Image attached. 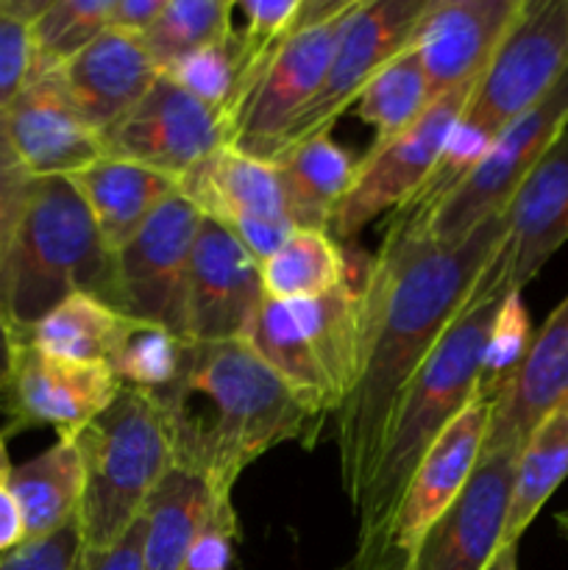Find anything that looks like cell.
I'll list each match as a JSON object with an SVG mask.
<instances>
[{"label": "cell", "instance_id": "cell-1", "mask_svg": "<svg viewBox=\"0 0 568 570\" xmlns=\"http://www.w3.org/2000/svg\"><path fill=\"white\" fill-rule=\"evenodd\" d=\"M505 212L460 243H429L388 226L360 287V367L340 406V479L360 507L390 421L427 356L471 301L505 243Z\"/></svg>", "mask_w": 568, "mask_h": 570}, {"label": "cell", "instance_id": "cell-2", "mask_svg": "<svg viewBox=\"0 0 568 570\" xmlns=\"http://www.w3.org/2000/svg\"><path fill=\"white\" fill-rule=\"evenodd\" d=\"M150 395L170 429L173 465L198 473L221 499H232L239 473L276 445L310 449L326 417L243 337L187 340L176 379Z\"/></svg>", "mask_w": 568, "mask_h": 570}, {"label": "cell", "instance_id": "cell-3", "mask_svg": "<svg viewBox=\"0 0 568 570\" xmlns=\"http://www.w3.org/2000/svg\"><path fill=\"white\" fill-rule=\"evenodd\" d=\"M505 295L479 278L468 306L445 328L440 343L407 387L384 434L365 495L354 510L356 543L345 570H365L376 560L412 473L438 443L440 434L477 399L484 343Z\"/></svg>", "mask_w": 568, "mask_h": 570}, {"label": "cell", "instance_id": "cell-4", "mask_svg": "<svg viewBox=\"0 0 568 570\" xmlns=\"http://www.w3.org/2000/svg\"><path fill=\"white\" fill-rule=\"evenodd\" d=\"M72 295L115 306V254L70 178H33L0 278V317L22 340Z\"/></svg>", "mask_w": 568, "mask_h": 570}, {"label": "cell", "instance_id": "cell-5", "mask_svg": "<svg viewBox=\"0 0 568 570\" xmlns=\"http://www.w3.org/2000/svg\"><path fill=\"white\" fill-rule=\"evenodd\" d=\"M566 67L568 0H527L516 26L479 78L438 167L395 217L412 220L451 193L482 161L496 137L555 87Z\"/></svg>", "mask_w": 568, "mask_h": 570}, {"label": "cell", "instance_id": "cell-6", "mask_svg": "<svg viewBox=\"0 0 568 570\" xmlns=\"http://www.w3.org/2000/svg\"><path fill=\"white\" fill-rule=\"evenodd\" d=\"M72 440L84 468L81 546L84 551H109L143 518L145 501L176 462L170 429L154 395L123 387Z\"/></svg>", "mask_w": 568, "mask_h": 570}, {"label": "cell", "instance_id": "cell-7", "mask_svg": "<svg viewBox=\"0 0 568 570\" xmlns=\"http://www.w3.org/2000/svg\"><path fill=\"white\" fill-rule=\"evenodd\" d=\"M568 128V67L555 87L523 111L518 120H512L505 131L496 137L488 154L482 156L477 167L457 184L451 193L434 206H429L423 215L412 220L393 217L390 226L412 234V237L429 239V243H460L462 237L473 232L479 223L488 217L501 215L523 178L532 173L540 156L557 142Z\"/></svg>", "mask_w": 568, "mask_h": 570}, {"label": "cell", "instance_id": "cell-8", "mask_svg": "<svg viewBox=\"0 0 568 570\" xmlns=\"http://www.w3.org/2000/svg\"><path fill=\"white\" fill-rule=\"evenodd\" d=\"M477 83L479 81L466 83V87H457L434 98L423 109V115L393 142L368 150L365 159L356 165L349 195L337 206L332 226H329V237L334 243L354 239L368 223L390 209L399 212L421 193L423 184L438 167L445 142L460 122Z\"/></svg>", "mask_w": 568, "mask_h": 570}, {"label": "cell", "instance_id": "cell-9", "mask_svg": "<svg viewBox=\"0 0 568 570\" xmlns=\"http://www.w3.org/2000/svg\"><path fill=\"white\" fill-rule=\"evenodd\" d=\"M427 6L429 0H356L321 89L276 139L267 161H276L278 156L317 134L332 131L337 117L356 104L371 78L410 45Z\"/></svg>", "mask_w": 568, "mask_h": 570}, {"label": "cell", "instance_id": "cell-10", "mask_svg": "<svg viewBox=\"0 0 568 570\" xmlns=\"http://www.w3.org/2000/svg\"><path fill=\"white\" fill-rule=\"evenodd\" d=\"M200 212L176 193L115 254V309L187 340V267Z\"/></svg>", "mask_w": 568, "mask_h": 570}, {"label": "cell", "instance_id": "cell-11", "mask_svg": "<svg viewBox=\"0 0 568 570\" xmlns=\"http://www.w3.org/2000/svg\"><path fill=\"white\" fill-rule=\"evenodd\" d=\"M232 139V126L221 111L161 72L150 92L106 134L104 150L182 181L193 167L228 148Z\"/></svg>", "mask_w": 568, "mask_h": 570}, {"label": "cell", "instance_id": "cell-12", "mask_svg": "<svg viewBox=\"0 0 568 570\" xmlns=\"http://www.w3.org/2000/svg\"><path fill=\"white\" fill-rule=\"evenodd\" d=\"M178 193L200 217L226 226L259 267L295 232L276 165L254 159L234 145L193 167L178 181Z\"/></svg>", "mask_w": 568, "mask_h": 570}, {"label": "cell", "instance_id": "cell-13", "mask_svg": "<svg viewBox=\"0 0 568 570\" xmlns=\"http://www.w3.org/2000/svg\"><path fill=\"white\" fill-rule=\"evenodd\" d=\"M354 6L321 26L301 28L273 53L254 92L248 95L234 120V148L267 161L276 139L287 131L290 122L310 106V100L321 89L337 39Z\"/></svg>", "mask_w": 568, "mask_h": 570}, {"label": "cell", "instance_id": "cell-14", "mask_svg": "<svg viewBox=\"0 0 568 570\" xmlns=\"http://www.w3.org/2000/svg\"><path fill=\"white\" fill-rule=\"evenodd\" d=\"M521 449L482 451L449 510L418 546L412 570H484L505 546Z\"/></svg>", "mask_w": 568, "mask_h": 570}, {"label": "cell", "instance_id": "cell-15", "mask_svg": "<svg viewBox=\"0 0 568 570\" xmlns=\"http://www.w3.org/2000/svg\"><path fill=\"white\" fill-rule=\"evenodd\" d=\"M505 226V243L482 282L499 293H521L568 243V128L512 195Z\"/></svg>", "mask_w": 568, "mask_h": 570}, {"label": "cell", "instance_id": "cell-16", "mask_svg": "<svg viewBox=\"0 0 568 570\" xmlns=\"http://www.w3.org/2000/svg\"><path fill=\"white\" fill-rule=\"evenodd\" d=\"M120 390L123 382L111 367L48 356L20 340L0 406L9 415L11 429L48 426L56 429L59 438H76Z\"/></svg>", "mask_w": 568, "mask_h": 570}, {"label": "cell", "instance_id": "cell-17", "mask_svg": "<svg viewBox=\"0 0 568 570\" xmlns=\"http://www.w3.org/2000/svg\"><path fill=\"white\" fill-rule=\"evenodd\" d=\"M265 301L259 262L221 223L204 217L187 267V340H237Z\"/></svg>", "mask_w": 568, "mask_h": 570}, {"label": "cell", "instance_id": "cell-18", "mask_svg": "<svg viewBox=\"0 0 568 570\" xmlns=\"http://www.w3.org/2000/svg\"><path fill=\"white\" fill-rule=\"evenodd\" d=\"M527 0H429L410 42L421 53L429 98L479 81Z\"/></svg>", "mask_w": 568, "mask_h": 570}, {"label": "cell", "instance_id": "cell-19", "mask_svg": "<svg viewBox=\"0 0 568 570\" xmlns=\"http://www.w3.org/2000/svg\"><path fill=\"white\" fill-rule=\"evenodd\" d=\"M3 117L31 178H72L106 156L104 139L76 109L61 70L28 78Z\"/></svg>", "mask_w": 568, "mask_h": 570}, {"label": "cell", "instance_id": "cell-20", "mask_svg": "<svg viewBox=\"0 0 568 570\" xmlns=\"http://www.w3.org/2000/svg\"><path fill=\"white\" fill-rule=\"evenodd\" d=\"M562 404H568V295L535 332L523 362L496 395L482 451L521 449Z\"/></svg>", "mask_w": 568, "mask_h": 570}, {"label": "cell", "instance_id": "cell-21", "mask_svg": "<svg viewBox=\"0 0 568 570\" xmlns=\"http://www.w3.org/2000/svg\"><path fill=\"white\" fill-rule=\"evenodd\" d=\"M159 76L139 37L111 28L61 67L72 104L100 139L150 92Z\"/></svg>", "mask_w": 568, "mask_h": 570}, {"label": "cell", "instance_id": "cell-22", "mask_svg": "<svg viewBox=\"0 0 568 570\" xmlns=\"http://www.w3.org/2000/svg\"><path fill=\"white\" fill-rule=\"evenodd\" d=\"M70 181L81 193L109 254L126 248L148 217L178 193L176 178L117 156H104Z\"/></svg>", "mask_w": 568, "mask_h": 570}, {"label": "cell", "instance_id": "cell-23", "mask_svg": "<svg viewBox=\"0 0 568 570\" xmlns=\"http://www.w3.org/2000/svg\"><path fill=\"white\" fill-rule=\"evenodd\" d=\"M271 165L278 170L293 228L329 232L334 212L354 184L360 161H354V156L340 148L329 134H317Z\"/></svg>", "mask_w": 568, "mask_h": 570}, {"label": "cell", "instance_id": "cell-24", "mask_svg": "<svg viewBox=\"0 0 568 570\" xmlns=\"http://www.w3.org/2000/svg\"><path fill=\"white\" fill-rule=\"evenodd\" d=\"M6 488L22 512L28 540H42L78 518L84 493L81 454L72 438H59L33 460L11 465Z\"/></svg>", "mask_w": 568, "mask_h": 570}, {"label": "cell", "instance_id": "cell-25", "mask_svg": "<svg viewBox=\"0 0 568 570\" xmlns=\"http://www.w3.org/2000/svg\"><path fill=\"white\" fill-rule=\"evenodd\" d=\"M217 499L198 473L173 465L145 501V570H182Z\"/></svg>", "mask_w": 568, "mask_h": 570}, {"label": "cell", "instance_id": "cell-26", "mask_svg": "<svg viewBox=\"0 0 568 570\" xmlns=\"http://www.w3.org/2000/svg\"><path fill=\"white\" fill-rule=\"evenodd\" d=\"M287 306L310 345L312 360L332 387L340 412L360 367V289L343 284L321 298Z\"/></svg>", "mask_w": 568, "mask_h": 570}, {"label": "cell", "instance_id": "cell-27", "mask_svg": "<svg viewBox=\"0 0 568 570\" xmlns=\"http://www.w3.org/2000/svg\"><path fill=\"white\" fill-rule=\"evenodd\" d=\"M131 317L117 312L115 306L92 298V295H72L61 301L53 312L42 317L22 343L33 345L48 356L89 365L111 367L120 348Z\"/></svg>", "mask_w": 568, "mask_h": 570}, {"label": "cell", "instance_id": "cell-28", "mask_svg": "<svg viewBox=\"0 0 568 570\" xmlns=\"http://www.w3.org/2000/svg\"><path fill=\"white\" fill-rule=\"evenodd\" d=\"M568 476V404L551 412L518 451L505 546H518L529 523Z\"/></svg>", "mask_w": 568, "mask_h": 570}, {"label": "cell", "instance_id": "cell-29", "mask_svg": "<svg viewBox=\"0 0 568 570\" xmlns=\"http://www.w3.org/2000/svg\"><path fill=\"white\" fill-rule=\"evenodd\" d=\"M243 340L312 410L321 412V415L337 412L332 387H329L317 362L312 360L310 345H306L304 334H301L287 304H278V301L271 298L262 301L259 309L254 312V317L245 326Z\"/></svg>", "mask_w": 568, "mask_h": 570}, {"label": "cell", "instance_id": "cell-30", "mask_svg": "<svg viewBox=\"0 0 568 570\" xmlns=\"http://www.w3.org/2000/svg\"><path fill=\"white\" fill-rule=\"evenodd\" d=\"M265 298L278 304L315 301L345 284V259L329 232L295 228L282 245L262 262Z\"/></svg>", "mask_w": 568, "mask_h": 570}, {"label": "cell", "instance_id": "cell-31", "mask_svg": "<svg viewBox=\"0 0 568 570\" xmlns=\"http://www.w3.org/2000/svg\"><path fill=\"white\" fill-rule=\"evenodd\" d=\"M429 104L432 98H429L421 53L410 42L371 78V83L356 98L354 109L360 120H365L376 131L371 148H382L404 134Z\"/></svg>", "mask_w": 568, "mask_h": 570}, {"label": "cell", "instance_id": "cell-32", "mask_svg": "<svg viewBox=\"0 0 568 570\" xmlns=\"http://www.w3.org/2000/svg\"><path fill=\"white\" fill-rule=\"evenodd\" d=\"M232 0H167L154 26L139 37L161 72L234 31Z\"/></svg>", "mask_w": 568, "mask_h": 570}, {"label": "cell", "instance_id": "cell-33", "mask_svg": "<svg viewBox=\"0 0 568 570\" xmlns=\"http://www.w3.org/2000/svg\"><path fill=\"white\" fill-rule=\"evenodd\" d=\"M165 76L173 78L182 89H187L200 104L221 111L234 134V120H237L239 109L251 92L248 56H245L239 28H234L221 42L173 65L170 70H165Z\"/></svg>", "mask_w": 568, "mask_h": 570}, {"label": "cell", "instance_id": "cell-34", "mask_svg": "<svg viewBox=\"0 0 568 570\" xmlns=\"http://www.w3.org/2000/svg\"><path fill=\"white\" fill-rule=\"evenodd\" d=\"M109 0H50L31 26L33 67L37 72L61 70L84 48L106 31Z\"/></svg>", "mask_w": 568, "mask_h": 570}, {"label": "cell", "instance_id": "cell-35", "mask_svg": "<svg viewBox=\"0 0 568 570\" xmlns=\"http://www.w3.org/2000/svg\"><path fill=\"white\" fill-rule=\"evenodd\" d=\"M184 345H187V340L167 332L165 326L131 317L126 337H123L115 362H111V371L120 379L123 387L156 393L176 379Z\"/></svg>", "mask_w": 568, "mask_h": 570}, {"label": "cell", "instance_id": "cell-36", "mask_svg": "<svg viewBox=\"0 0 568 570\" xmlns=\"http://www.w3.org/2000/svg\"><path fill=\"white\" fill-rule=\"evenodd\" d=\"M532 337L535 332L521 293H507L493 317L488 343H484L482 376H479L477 390L482 399L496 401V395L501 393V387L510 382L512 373L518 371V365L527 356Z\"/></svg>", "mask_w": 568, "mask_h": 570}, {"label": "cell", "instance_id": "cell-37", "mask_svg": "<svg viewBox=\"0 0 568 570\" xmlns=\"http://www.w3.org/2000/svg\"><path fill=\"white\" fill-rule=\"evenodd\" d=\"M50 0H0V111L22 92L31 78V26Z\"/></svg>", "mask_w": 568, "mask_h": 570}, {"label": "cell", "instance_id": "cell-38", "mask_svg": "<svg viewBox=\"0 0 568 570\" xmlns=\"http://www.w3.org/2000/svg\"><path fill=\"white\" fill-rule=\"evenodd\" d=\"M33 178L22 167L14 145H11L9 131H6V117L0 111V278H3L9 248L14 243L17 226L22 220V212L28 206Z\"/></svg>", "mask_w": 568, "mask_h": 570}, {"label": "cell", "instance_id": "cell-39", "mask_svg": "<svg viewBox=\"0 0 568 570\" xmlns=\"http://www.w3.org/2000/svg\"><path fill=\"white\" fill-rule=\"evenodd\" d=\"M84 546L78 518L42 540H28L0 557V570H81Z\"/></svg>", "mask_w": 568, "mask_h": 570}, {"label": "cell", "instance_id": "cell-40", "mask_svg": "<svg viewBox=\"0 0 568 570\" xmlns=\"http://www.w3.org/2000/svg\"><path fill=\"white\" fill-rule=\"evenodd\" d=\"M239 538V521L232 499H217L209 521L198 532L184 557L182 570H228L234 562V543Z\"/></svg>", "mask_w": 568, "mask_h": 570}, {"label": "cell", "instance_id": "cell-41", "mask_svg": "<svg viewBox=\"0 0 568 570\" xmlns=\"http://www.w3.org/2000/svg\"><path fill=\"white\" fill-rule=\"evenodd\" d=\"M81 570H145V523L139 518L109 551H84Z\"/></svg>", "mask_w": 568, "mask_h": 570}, {"label": "cell", "instance_id": "cell-42", "mask_svg": "<svg viewBox=\"0 0 568 570\" xmlns=\"http://www.w3.org/2000/svg\"><path fill=\"white\" fill-rule=\"evenodd\" d=\"M165 3L167 0H109L106 26H109L111 31L143 37V33L154 26L156 17L161 14Z\"/></svg>", "mask_w": 568, "mask_h": 570}, {"label": "cell", "instance_id": "cell-43", "mask_svg": "<svg viewBox=\"0 0 568 570\" xmlns=\"http://www.w3.org/2000/svg\"><path fill=\"white\" fill-rule=\"evenodd\" d=\"M26 543V527H22V512L17 507L14 495L6 484H0V557L14 551Z\"/></svg>", "mask_w": 568, "mask_h": 570}, {"label": "cell", "instance_id": "cell-44", "mask_svg": "<svg viewBox=\"0 0 568 570\" xmlns=\"http://www.w3.org/2000/svg\"><path fill=\"white\" fill-rule=\"evenodd\" d=\"M17 348H20V337H17L14 328L0 317V404H3L6 387H9L11 371H14Z\"/></svg>", "mask_w": 568, "mask_h": 570}, {"label": "cell", "instance_id": "cell-45", "mask_svg": "<svg viewBox=\"0 0 568 570\" xmlns=\"http://www.w3.org/2000/svg\"><path fill=\"white\" fill-rule=\"evenodd\" d=\"M484 570H518V546H501Z\"/></svg>", "mask_w": 568, "mask_h": 570}, {"label": "cell", "instance_id": "cell-46", "mask_svg": "<svg viewBox=\"0 0 568 570\" xmlns=\"http://www.w3.org/2000/svg\"><path fill=\"white\" fill-rule=\"evenodd\" d=\"M11 471V460H9V451H6V434L0 432V484H6Z\"/></svg>", "mask_w": 568, "mask_h": 570}, {"label": "cell", "instance_id": "cell-47", "mask_svg": "<svg viewBox=\"0 0 568 570\" xmlns=\"http://www.w3.org/2000/svg\"><path fill=\"white\" fill-rule=\"evenodd\" d=\"M557 527H560V534L568 540V512L557 515Z\"/></svg>", "mask_w": 568, "mask_h": 570}]
</instances>
